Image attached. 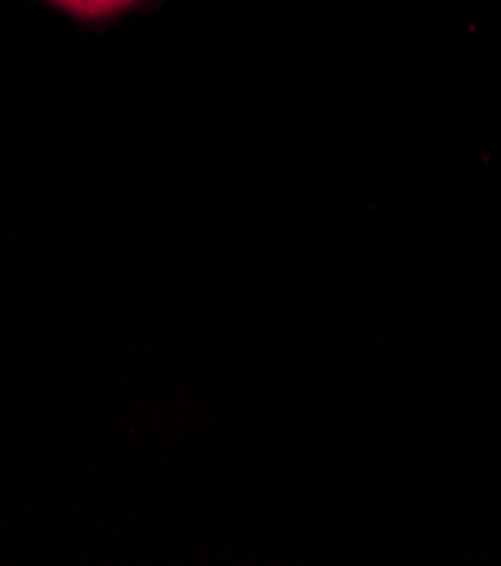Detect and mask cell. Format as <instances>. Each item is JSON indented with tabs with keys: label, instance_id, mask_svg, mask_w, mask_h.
<instances>
[{
	"label": "cell",
	"instance_id": "obj_1",
	"mask_svg": "<svg viewBox=\"0 0 501 566\" xmlns=\"http://www.w3.org/2000/svg\"><path fill=\"white\" fill-rule=\"evenodd\" d=\"M54 3H60L62 8L80 14V17H106V14H114L127 6H132L134 0H54Z\"/></svg>",
	"mask_w": 501,
	"mask_h": 566
}]
</instances>
